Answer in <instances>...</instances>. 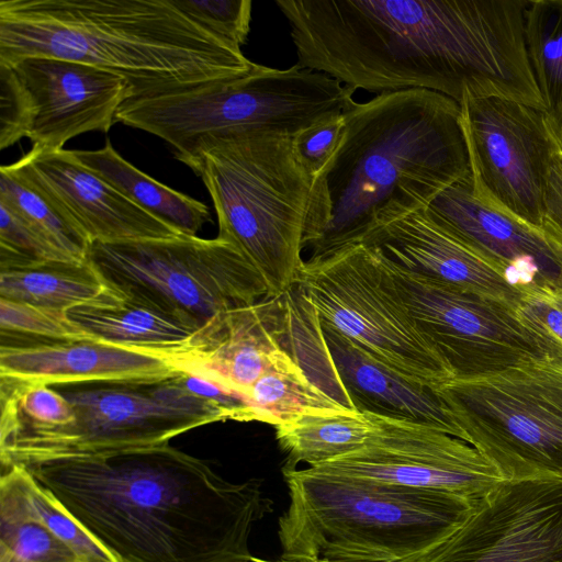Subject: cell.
Instances as JSON below:
<instances>
[{
    "label": "cell",
    "mask_w": 562,
    "mask_h": 562,
    "mask_svg": "<svg viewBox=\"0 0 562 562\" xmlns=\"http://www.w3.org/2000/svg\"><path fill=\"white\" fill-rule=\"evenodd\" d=\"M539 232L562 251V148L551 158L542 222Z\"/></svg>",
    "instance_id": "37"
},
{
    "label": "cell",
    "mask_w": 562,
    "mask_h": 562,
    "mask_svg": "<svg viewBox=\"0 0 562 562\" xmlns=\"http://www.w3.org/2000/svg\"><path fill=\"white\" fill-rule=\"evenodd\" d=\"M282 472L290 503L278 536L288 562H407L450 535L479 502L312 468Z\"/></svg>",
    "instance_id": "5"
},
{
    "label": "cell",
    "mask_w": 562,
    "mask_h": 562,
    "mask_svg": "<svg viewBox=\"0 0 562 562\" xmlns=\"http://www.w3.org/2000/svg\"><path fill=\"white\" fill-rule=\"evenodd\" d=\"M528 58L547 112L562 102V0H533L525 11Z\"/></svg>",
    "instance_id": "29"
},
{
    "label": "cell",
    "mask_w": 562,
    "mask_h": 562,
    "mask_svg": "<svg viewBox=\"0 0 562 562\" xmlns=\"http://www.w3.org/2000/svg\"><path fill=\"white\" fill-rule=\"evenodd\" d=\"M407 562H562V477L502 480L450 535Z\"/></svg>",
    "instance_id": "14"
},
{
    "label": "cell",
    "mask_w": 562,
    "mask_h": 562,
    "mask_svg": "<svg viewBox=\"0 0 562 562\" xmlns=\"http://www.w3.org/2000/svg\"><path fill=\"white\" fill-rule=\"evenodd\" d=\"M462 434L502 480L562 477V364L524 360L453 378L436 390Z\"/></svg>",
    "instance_id": "9"
},
{
    "label": "cell",
    "mask_w": 562,
    "mask_h": 562,
    "mask_svg": "<svg viewBox=\"0 0 562 562\" xmlns=\"http://www.w3.org/2000/svg\"><path fill=\"white\" fill-rule=\"evenodd\" d=\"M0 330L2 335L41 341L89 339L65 313L1 297Z\"/></svg>",
    "instance_id": "32"
},
{
    "label": "cell",
    "mask_w": 562,
    "mask_h": 562,
    "mask_svg": "<svg viewBox=\"0 0 562 562\" xmlns=\"http://www.w3.org/2000/svg\"><path fill=\"white\" fill-rule=\"evenodd\" d=\"M65 314L91 340L159 358L181 349L200 328L151 301L105 283L99 294Z\"/></svg>",
    "instance_id": "23"
},
{
    "label": "cell",
    "mask_w": 562,
    "mask_h": 562,
    "mask_svg": "<svg viewBox=\"0 0 562 562\" xmlns=\"http://www.w3.org/2000/svg\"><path fill=\"white\" fill-rule=\"evenodd\" d=\"M549 126L562 148V102L553 110L547 112Z\"/></svg>",
    "instance_id": "38"
},
{
    "label": "cell",
    "mask_w": 562,
    "mask_h": 562,
    "mask_svg": "<svg viewBox=\"0 0 562 562\" xmlns=\"http://www.w3.org/2000/svg\"><path fill=\"white\" fill-rule=\"evenodd\" d=\"M74 60L120 75L133 98L247 74L255 63L173 0H1L0 65Z\"/></svg>",
    "instance_id": "4"
},
{
    "label": "cell",
    "mask_w": 562,
    "mask_h": 562,
    "mask_svg": "<svg viewBox=\"0 0 562 562\" xmlns=\"http://www.w3.org/2000/svg\"><path fill=\"white\" fill-rule=\"evenodd\" d=\"M344 127V113L324 119L296 133L293 137L294 150L313 177L333 156Z\"/></svg>",
    "instance_id": "36"
},
{
    "label": "cell",
    "mask_w": 562,
    "mask_h": 562,
    "mask_svg": "<svg viewBox=\"0 0 562 562\" xmlns=\"http://www.w3.org/2000/svg\"><path fill=\"white\" fill-rule=\"evenodd\" d=\"M380 257L419 330L454 378L486 375L548 357L517 308L414 274Z\"/></svg>",
    "instance_id": "13"
},
{
    "label": "cell",
    "mask_w": 562,
    "mask_h": 562,
    "mask_svg": "<svg viewBox=\"0 0 562 562\" xmlns=\"http://www.w3.org/2000/svg\"><path fill=\"white\" fill-rule=\"evenodd\" d=\"M355 90L326 74L255 64L247 74L125 101L115 122L153 134L184 164L205 143L245 134L294 136L356 102Z\"/></svg>",
    "instance_id": "7"
},
{
    "label": "cell",
    "mask_w": 562,
    "mask_h": 562,
    "mask_svg": "<svg viewBox=\"0 0 562 562\" xmlns=\"http://www.w3.org/2000/svg\"><path fill=\"white\" fill-rule=\"evenodd\" d=\"M301 67L384 93L459 104L502 98L547 111L525 42L528 0H277Z\"/></svg>",
    "instance_id": "1"
},
{
    "label": "cell",
    "mask_w": 562,
    "mask_h": 562,
    "mask_svg": "<svg viewBox=\"0 0 562 562\" xmlns=\"http://www.w3.org/2000/svg\"><path fill=\"white\" fill-rule=\"evenodd\" d=\"M75 420L41 426L1 406V470L12 465L105 454L169 443L190 429L232 419L215 402L190 393L180 372L171 378L90 381L54 385Z\"/></svg>",
    "instance_id": "8"
},
{
    "label": "cell",
    "mask_w": 562,
    "mask_h": 562,
    "mask_svg": "<svg viewBox=\"0 0 562 562\" xmlns=\"http://www.w3.org/2000/svg\"><path fill=\"white\" fill-rule=\"evenodd\" d=\"M71 153L135 205L180 234L196 236L206 223L212 222L207 205L138 170L114 149L109 139L100 149Z\"/></svg>",
    "instance_id": "24"
},
{
    "label": "cell",
    "mask_w": 562,
    "mask_h": 562,
    "mask_svg": "<svg viewBox=\"0 0 562 562\" xmlns=\"http://www.w3.org/2000/svg\"><path fill=\"white\" fill-rule=\"evenodd\" d=\"M0 562H82L46 527L0 507Z\"/></svg>",
    "instance_id": "30"
},
{
    "label": "cell",
    "mask_w": 562,
    "mask_h": 562,
    "mask_svg": "<svg viewBox=\"0 0 562 562\" xmlns=\"http://www.w3.org/2000/svg\"><path fill=\"white\" fill-rule=\"evenodd\" d=\"M25 467L116 562H251L272 512L261 481H226L169 443Z\"/></svg>",
    "instance_id": "2"
},
{
    "label": "cell",
    "mask_w": 562,
    "mask_h": 562,
    "mask_svg": "<svg viewBox=\"0 0 562 562\" xmlns=\"http://www.w3.org/2000/svg\"><path fill=\"white\" fill-rule=\"evenodd\" d=\"M215 315L179 350L160 357L175 370L212 380L245 398L285 347L297 293Z\"/></svg>",
    "instance_id": "16"
},
{
    "label": "cell",
    "mask_w": 562,
    "mask_h": 562,
    "mask_svg": "<svg viewBox=\"0 0 562 562\" xmlns=\"http://www.w3.org/2000/svg\"><path fill=\"white\" fill-rule=\"evenodd\" d=\"M474 194L540 229L550 162L560 146L547 112L502 98L460 103Z\"/></svg>",
    "instance_id": "12"
},
{
    "label": "cell",
    "mask_w": 562,
    "mask_h": 562,
    "mask_svg": "<svg viewBox=\"0 0 562 562\" xmlns=\"http://www.w3.org/2000/svg\"><path fill=\"white\" fill-rule=\"evenodd\" d=\"M0 201L15 210L63 254L76 261L87 260L89 239L11 165L0 168Z\"/></svg>",
    "instance_id": "28"
},
{
    "label": "cell",
    "mask_w": 562,
    "mask_h": 562,
    "mask_svg": "<svg viewBox=\"0 0 562 562\" xmlns=\"http://www.w3.org/2000/svg\"><path fill=\"white\" fill-rule=\"evenodd\" d=\"M293 136L245 134L203 144L184 162L201 177L232 244L262 276L269 296L296 285L304 260V228L313 175Z\"/></svg>",
    "instance_id": "6"
},
{
    "label": "cell",
    "mask_w": 562,
    "mask_h": 562,
    "mask_svg": "<svg viewBox=\"0 0 562 562\" xmlns=\"http://www.w3.org/2000/svg\"><path fill=\"white\" fill-rule=\"evenodd\" d=\"M10 66L27 98L32 148L60 150L78 135L108 133L120 106L133 97L120 75L87 64L27 57Z\"/></svg>",
    "instance_id": "17"
},
{
    "label": "cell",
    "mask_w": 562,
    "mask_h": 562,
    "mask_svg": "<svg viewBox=\"0 0 562 562\" xmlns=\"http://www.w3.org/2000/svg\"><path fill=\"white\" fill-rule=\"evenodd\" d=\"M276 428L279 446L288 454L284 467L305 463L315 468L361 449L376 428L375 415L347 411L305 415Z\"/></svg>",
    "instance_id": "25"
},
{
    "label": "cell",
    "mask_w": 562,
    "mask_h": 562,
    "mask_svg": "<svg viewBox=\"0 0 562 562\" xmlns=\"http://www.w3.org/2000/svg\"><path fill=\"white\" fill-rule=\"evenodd\" d=\"M0 507L46 527L82 562H116L112 554L21 464L1 470Z\"/></svg>",
    "instance_id": "27"
},
{
    "label": "cell",
    "mask_w": 562,
    "mask_h": 562,
    "mask_svg": "<svg viewBox=\"0 0 562 562\" xmlns=\"http://www.w3.org/2000/svg\"><path fill=\"white\" fill-rule=\"evenodd\" d=\"M11 167L77 226L90 244L181 235L88 169L71 150L31 148Z\"/></svg>",
    "instance_id": "19"
},
{
    "label": "cell",
    "mask_w": 562,
    "mask_h": 562,
    "mask_svg": "<svg viewBox=\"0 0 562 562\" xmlns=\"http://www.w3.org/2000/svg\"><path fill=\"white\" fill-rule=\"evenodd\" d=\"M375 420L376 428L361 449L312 469L474 501L502 481L480 452L458 437L408 419L375 415Z\"/></svg>",
    "instance_id": "15"
},
{
    "label": "cell",
    "mask_w": 562,
    "mask_h": 562,
    "mask_svg": "<svg viewBox=\"0 0 562 562\" xmlns=\"http://www.w3.org/2000/svg\"><path fill=\"white\" fill-rule=\"evenodd\" d=\"M30 119L25 90L14 70L0 65V149L26 137Z\"/></svg>",
    "instance_id": "35"
},
{
    "label": "cell",
    "mask_w": 562,
    "mask_h": 562,
    "mask_svg": "<svg viewBox=\"0 0 562 562\" xmlns=\"http://www.w3.org/2000/svg\"><path fill=\"white\" fill-rule=\"evenodd\" d=\"M87 260L103 283L142 296L201 327L215 315L269 296L259 271L216 237L93 241Z\"/></svg>",
    "instance_id": "11"
},
{
    "label": "cell",
    "mask_w": 562,
    "mask_h": 562,
    "mask_svg": "<svg viewBox=\"0 0 562 562\" xmlns=\"http://www.w3.org/2000/svg\"><path fill=\"white\" fill-rule=\"evenodd\" d=\"M460 104L424 89L384 92L344 112L338 145L314 177L304 248L318 257L425 209L470 178Z\"/></svg>",
    "instance_id": "3"
},
{
    "label": "cell",
    "mask_w": 562,
    "mask_h": 562,
    "mask_svg": "<svg viewBox=\"0 0 562 562\" xmlns=\"http://www.w3.org/2000/svg\"><path fill=\"white\" fill-rule=\"evenodd\" d=\"M104 283L85 261H46L0 270V297L65 313L101 292Z\"/></svg>",
    "instance_id": "26"
},
{
    "label": "cell",
    "mask_w": 562,
    "mask_h": 562,
    "mask_svg": "<svg viewBox=\"0 0 562 562\" xmlns=\"http://www.w3.org/2000/svg\"><path fill=\"white\" fill-rule=\"evenodd\" d=\"M391 263L431 281L517 308L525 294L488 260L432 222L424 209L361 240Z\"/></svg>",
    "instance_id": "20"
},
{
    "label": "cell",
    "mask_w": 562,
    "mask_h": 562,
    "mask_svg": "<svg viewBox=\"0 0 562 562\" xmlns=\"http://www.w3.org/2000/svg\"><path fill=\"white\" fill-rule=\"evenodd\" d=\"M46 261H76L48 243L9 204L0 201V270Z\"/></svg>",
    "instance_id": "31"
},
{
    "label": "cell",
    "mask_w": 562,
    "mask_h": 562,
    "mask_svg": "<svg viewBox=\"0 0 562 562\" xmlns=\"http://www.w3.org/2000/svg\"><path fill=\"white\" fill-rule=\"evenodd\" d=\"M196 23L224 42L240 48L248 38L250 0H173Z\"/></svg>",
    "instance_id": "33"
},
{
    "label": "cell",
    "mask_w": 562,
    "mask_h": 562,
    "mask_svg": "<svg viewBox=\"0 0 562 562\" xmlns=\"http://www.w3.org/2000/svg\"><path fill=\"white\" fill-rule=\"evenodd\" d=\"M251 562H288V561H270V560H265V559H260V558H257V557H252L251 559Z\"/></svg>",
    "instance_id": "39"
},
{
    "label": "cell",
    "mask_w": 562,
    "mask_h": 562,
    "mask_svg": "<svg viewBox=\"0 0 562 562\" xmlns=\"http://www.w3.org/2000/svg\"><path fill=\"white\" fill-rule=\"evenodd\" d=\"M319 323L337 375L357 411L431 425L462 439L436 390L403 379L329 324L321 318Z\"/></svg>",
    "instance_id": "22"
},
{
    "label": "cell",
    "mask_w": 562,
    "mask_h": 562,
    "mask_svg": "<svg viewBox=\"0 0 562 562\" xmlns=\"http://www.w3.org/2000/svg\"><path fill=\"white\" fill-rule=\"evenodd\" d=\"M522 323L537 335L554 362L562 364V293L527 295L517 307Z\"/></svg>",
    "instance_id": "34"
},
{
    "label": "cell",
    "mask_w": 562,
    "mask_h": 562,
    "mask_svg": "<svg viewBox=\"0 0 562 562\" xmlns=\"http://www.w3.org/2000/svg\"><path fill=\"white\" fill-rule=\"evenodd\" d=\"M424 211L526 296L562 293V251L536 228L481 201L471 177L442 190Z\"/></svg>",
    "instance_id": "18"
},
{
    "label": "cell",
    "mask_w": 562,
    "mask_h": 562,
    "mask_svg": "<svg viewBox=\"0 0 562 562\" xmlns=\"http://www.w3.org/2000/svg\"><path fill=\"white\" fill-rule=\"evenodd\" d=\"M295 288L322 321L403 379L437 390L454 378L372 247L351 244L308 258Z\"/></svg>",
    "instance_id": "10"
},
{
    "label": "cell",
    "mask_w": 562,
    "mask_h": 562,
    "mask_svg": "<svg viewBox=\"0 0 562 562\" xmlns=\"http://www.w3.org/2000/svg\"><path fill=\"white\" fill-rule=\"evenodd\" d=\"M178 373L154 355L91 339L41 341L1 334L0 378L27 385L155 380Z\"/></svg>",
    "instance_id": "21"
}]
</instances>
